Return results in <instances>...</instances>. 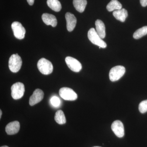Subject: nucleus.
I'll return each instance as SVG.
<instances>
[{
    "mask_svg": "<svg viewBox=\"0 0 147 147\" xmlns=\"http://www.w3.org/2000/svg\"><path fill=\"white\" fill-rule=\"evenodd\" d=\"M88 39L93 44L101 48H105L107 47L106 43L98 35L95 29L94 28L90 29L88 32Z\"/></svg>",
    "mask_w": 147,
    "mask_h": 147,
    "instance_id": "obj_1",
    "label": "nucleus"
},
{
    "mask_svg": "<svg viewBox=\"0 0 147 147\" xmlns=\"http://www.w3.org/2000/svg\"><path fill=\"white\" fill-rule=\"evenodd\" d=\"M37 67L42 74L48 75L52 73L53 66L52 63L45 58L40 59L37 63Z\"/></svg>",
    "mask_w": 147,
    "mask_h": 147,
    "instance_id": "obj_2",
    "label": "nucleus"
},
{
    "mask_svg": "<svg viewBox=\"0 0 147 147\" xmlns=\"http://www.w3.org/2000/svg\"><path fill=\"white\" fill-rule=\"evenodd\" d=\"M21 58L18 54L11 55L9 60V67L10 71L13 73L18 72L22 66Z\"/></svg>",
    "mask_w": 147,
    "mask_h": 147,
    "instance_id": "obj_3",
    "label": "nucleus"
},
{
    "mask_svg": "<svg viewBox=\"0 0 147 147\" xmlns=\"http://www.w3.org/2000/svg\"><path fill=\"white\" fill-rule=\"evenodd\" d=\"M125 72L124 67L117 65L114 67L110 69L109 72V78L112 82H116L121 79Z\"/></svg>",
    "mask_w": 147,
    "mask_h": 147,
    "instance_id": "obj_4",
    "label": "nucleus"
},
{
    "mask_svg": "<svg viewBox=\"0 0 147 147\" xmlns=\"http://www.w3.org/2000/svg\"><path fill=\"white\" fill-rule=\"evenodd\" d=\"M24 84L21 82H17L11 87V95L15 100L20 99L23 97L25 92Z\"/></svg>",
    "mask_w": 147,
    "mask_h": 147,
    "instance_id": "obj_5",
    "label": "nucleus"
},
{
    "mask_svg": "<svg viewBox=\"0 0 147 147\" xmlns=\"http://www.w3.org/2000/svg\"><path fill=\"white\" fill-rule=\"evenodd\" d=\"M60 96L65 100H76L78 96L73 90L70 88L64 87L61 88L59 91Z\"/></svg>",
    "mask_w": 147,
    "mask_h": 147,
    "instance_id": "obj_6",
    "label": "nucleus"
},
{
    "mask_svg": "<svg viewBox=\"0 0 147 147\" xmlns=\"http://www.w3.org/2000/svg\"><path fill=\"white\" fill-rule=\"evenodd\" d=\"M14 36L18 39H23L24 38L26 31L22 24L19 22H13L11 25Z\"/></svg>",
    "mask_w": 147,
    "mask_h": 147,
    "instance_id": "obj_7",
    "label": "nucleus"
},
{
    "mask_svg": "<svg viewBox=\"0 0 147 147\" xmlns=\"http://www.w3.org/2000/svg\"><path fill=\"white\" fill-rule=\"evenodd\" d=\"M65 61L67 66L71 71L78 72L82 69V64L75 58L67 57L65 58Z\"/></svg>",
    "mask_w": 147,
    "mask_h": 147,
    "instance_id": "obj_8",
    "label": "nucleus"
},
{
    "mask_svg": "<svg viewBox=\"0 0 147 147\" xmlns=\"http://www.w3.org/2000/svg\"><path fill=\"white\" fill-rule=\"evenodd\" d=\"M111 129L115 134L119 138H122L124 135V128L123 123L120 121L116 120L113 122Z\"/></svg>",
    "mask_w": 147,
    "mask_h": 147,
    "instance_id": "obj_9",
    "label": "nucleus"
},
{
    "mask_svg": "<svg viewBox=\"0 0 147 147\" xmlns=\"http://www.w3.org/2000/svg\"><path fill=\"white\" fill-rule=\"evenodd\" d=\"M44 97V93L39 89H37L34 92L29 100V104L31 106H33L40 102Z\"/></svg>",
    "mask_w": 147,
    "mask_h": 147,
    "instance_id": "obj_10",
    "label": "nucleus"
},
{
    "mask_svg": "<svg viewBox=\"0 0 147 147\" xmlns=\"http://www.w3.org/2000/svg\"><path fill=\"white\" fill-rule=\"evenodd\" d=\"M65 17L67 22V29L69 32H72L76 26L77 20L76 17L70 12L66 13Z\"/></svg>",
    "mask_w": 147,
    "mask_h": 147,
    "instance_id": "obj_11",
    "label": "nucleus"
},
{
    "mask_svg": "<svg viewBox=\"0 0 147 147\" xmlns=\"http://www.w3.org/2000/svg\"><path fill=\"white\" fill-rule=\"evenodd\" d=\"M20 125L18 121L9 123L5 127V131L9 135H13L18 133L20 129Z\"/></svg>",
    "mask_w": 147,
    "mask_h": 147,
    "instance_id": "obj_12",
    "label": "nucleus"
},
{
    "mask_svg": "<svg viewBox=\"0 0 147 147\" xmlns=\"http://www.w3.org/2000/svg\"><path fill=\"white\" fill-rule=\"evenodd\" d=\"M42 21L47 26H52L55 27L57 24V18L53 14L48 13H44L42 16Z\"/></svg>",
    "mask_w": 147,
    "mask_h": 147,
    "instance_id": "obj_13",
    "label": "nucleus"
},
{
    "mask_svg": "<svg viewBox=\"0 0 147 147\" xmlns=\"http://www.w3.org/2000/svg\"><path fill=\"white\" fill-rule=\"evenodd\" d=\"M114 17L121 22H124L128 16L127 11L125 9H121L114 11L113 12Z\"/></svg>",
    "mask_w": 147,
    "mask_h": 147,
    "instance_id": "obj_14",
    "label": "nucleus"
},
{
    "mask_svg": "<svg viewBox=\"0 0 147 147\" xmlns=\"http://www.w3.org/2000/svg\"><path fill=\"white\" fill-rule=\"evenodd\" d=\"M96 30L98 34L102 39L105 36V24L101 20L98 19L95 22Z\"/></svg>",
    "mask_w": 147,
    "mask_h": 147,
    "instance_id": "obj_15",
    "label": "nucleus"
},
{
    "mask_svg": "<svg viewBox=\"0 0 147 147\" xmlns=\"http://www.w3.org/2000/svg\"><path fill=\"white\" fill-rule=\"evenodd\" d=\"M74 6L80 13L84 12L87 4V0H73Z\"/></svg>",
    "mask_w": 147,
    "mask_h": 147,
    "instance_id": "obj_16",
    "label": "nucleus"
},
{
    "mask_svg": "<svg viewBox=\"0 0 147 147\" xmlns=\"http://www.w3.org/2000/svg\"><path fill=\"white\" fill-rule=\"evenodd\" d=\"M47 3L48 7L54 11L59 12L61 9V5L59 0H47Z\"/></svg>",
    "mask_w": 147,
    "mask_h": 147,
    "instance_id": "obj_17",
    "label": "nucleus"
},
{
    "mask_svg": "<svg viewBox=\"0 0 147 147\" xmlns=\"http://www.w3.org/2000/svg\"><path fill=\"white\" fill-rule=\"evenodd\" d=\"M122 6L117 0H112L106 7L107 10L109 11L119 10L122 9Z\"/></svg>",
    "mask_w": 147,
    "mask_h": 147,
    "instance_id": "obj_18",
    "label": "nucleus"
},
{
    "mask_svg": "<svg viewBox=\"0 0 147 147\" xmlns=\"http://www.w3.org/2000/svg\"><path fill=\"white\" fill-rule=\"evenodd\" d=\"M55 119L56 122L59 124H64L66 122L65 116L63 111L59 110L55 113Z\"/></svg>",
    "mask_w": 147,
    "mask_h": 147,
    "instance_id": "obj_19",
    "label": "nucleus"
},
{
    "mask_svg": "<svg viewBox=\"0 0 147 147\" xmlns=\"http://www.w3.org/2000/svg\"><path fill=\"white\" fill-rule=\"evenodd\" d=\"M147 34V26L138 29L133 34L134 39H138Z\"/></svg>",
    "mask_w": 147,
    "mask_h": 147,
    "instance_id": "obj_20",
    "label": "nucleus"
},
{
    "mask_svg": "<svg viewBox=\"0 0 147 147\" xmlns=\"http://www.w3.org/2000/svg\"><path fill=\"white\" fill-rule=\"evenodd\" d=\"M139 112L142 114L147 112V100H143L139 104Z\"/></svg>",
    "mask_w": 147,
    "mask_h": 147,
    "instance_id": "obj_21",
    "label": "nucleus"
},
{
    "mask_svg": "<svg viewBox=\"0 0 147 147\" xmlns=\"http://www.w3.org/2000/svg\"><path fill=\"white\" fill-rule=\"evenodd\" d=\"M50 102L53 106L55 107H58L61 103V100L57 96H53L50 99Z\"/></svg>",
    "mask_w": 147,
    "mask_h": 147,
    "instance_id": "obj_22",
    "label": "nucleus"
},
{
    "mask_svg": "<svg viewBox=\"0 0 147 147\" xmlns=\"http://www.w3.org/2000/svg\"><path fill=\"white\" fill-rule=\"evenodd\" d=\"M140 3L142 6L145 7L147 6V0H140Z\"/></svg>",
    "mask_w": 147,
    "mask_h": 147,
    "instance_id": "obj_23",
    "label": "nucleus"
},
{
    "mask_svg": "<svg viewBox=\"0 0 147 147\" xmlns=\"http://www.w3.org/2000/svg\"><path fill=\"white\" fill-rule=\"evenodd\" d=\"M27 1L30 5H32L34 3V0H27Z\"/></svg>",
    "mask_w": 147,
    "mask_h": 147,
    "instance_id": "obj_24",
    "label": "nucleus"
},
{
    "mask_svg": "<svg viewBox=\"0 0 147 147\" xmlns=\"http://www.w3.org/2000/svg\"><path fill=\"white\" fill-rule=\"evenodd\" d=\"M2 114V113L1 110H0V118L1 117Z\"/></svg>",
    "mask_w": 147,
    "mask_h": 147,
    "instance_id": "obj_25",
    "label": "nucleus"
},
{
    "mask_svg": "<svg viewBox=\"0 0 147 147\" xmlns=\"http://www.w3.org/2000/svg\"><path fill=\"white\" fill-rule=\"evenodd\" d=\"M1 147H9L7 146H3Z\"/></svg>",
    "mask_w": 147,
    "mask_h": 147,
    "instance_id": "obj_26",
    "label": "nucleus"
},
{
    "mask_svg": "<svg viewBox=\"0 0 147 147\" xmlns=\"http://www.w3.org/2000/svg\"><path fill=\"white\" fill-rule=\"evenodd\" d=\"M99 147V146H94V147Z\"/></svg>",
    "mask_w": 147,
    "mask_h": 147,
    "instance_id": "obj_27",
    "label": "nucleus"
}]
</instances>
